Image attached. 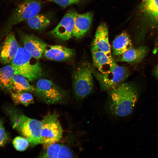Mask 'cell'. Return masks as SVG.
<instances>
[{
	"label": "cell",
	"instance_id": "6da1fadb",
	"mask_svg": "<svg viewBox=\"0 0 158 158\" xmlns=\"http://www.w3.org/2000/svg\"><path fill=\"white\" fill-rule=\"evenodd\" d=\"M138 92L135 86L129 83H122L110 90L106 104L107 112L117 117L129 115L137 101Z\"/></svg>",
	"mask_w": 158,
	"mask_h": 158
},
{
	"label": "cell",
	"instance_id": "7a4b0ae2",
	"mask_svg": "<svg viewBox=\"0 0 158 158\" xmlns=\"http://www.w3.org/2000/svg\"><path fill=\"white\" fill-rule=\"evenodd\" d=\"M8 111L13 128L28 140L32 147L42 144L41 121L30 118L15 109Z\"/></svg>",
	"mask_w": 158,
	"mask_h": 158
},
{
	"label": "cell",
	"instance_id": "3957f363",
	"mask_svg": "<svg viewBox=\"0 0 158 158\" xmlns=\"http://www.w3.org/2000/svg\"><path fill=\"white\" fill-rule=\"evenodd\" d=\"M42 3L40 0H22L0 28V37L6 36L16 25L40 12Z\"/></svg>",
	"mask_w": 158,
	"mask_h": 158
},
{
	"label": "cell",
	"instance_id": "277c9868",
	"mask_svg": "<svg viewBox=\"0 0 158 158\" xmlns=\"http://www.w3.org/2000/svg\"><path fill=\"white\" fill-rule=\"evenodd\" d=\"M37 59L33 57L24 47H19L11 64L16 74L22 75L32 82L41 77L43 71Z\"/></svg>",
	"mask_w": 158,
	"mask_h": 158
},
{
	"label": "cell",
	"instance_id": "5b68a950",
	"mask_svg": "<svg viewBox=\"0 0 158 158\" xmlns=\"http://www.w3.org/2000/svg\"><path fill=\"white\" fill-rule=\"evenodd\" d=\"M40 101L48 104H61L67 100V92L51 80L39 79L35 87L33 92Z\"/></svg>",
	"mask_w": 158,
	"mask_h": 158
},
{
	"label": "cell",
	"instance_id": "8992f818",
	"mask_svg": "<svg viewBox=\"0 0 158 158\" xmlns=\"http://www.w3.org/2000/svg\"><path fill=\"white\" fill-rule=\"evenodd\" d=\"M93 71L91 65L85 62L74 71L73 75V90L78 99H83L92 92L94 87Z\"/></svg>",
	"mask_w": 158,
	"mask_h": 158
},
{
	"label": "cell",
	"instance_id": "52a82bcc",
	"mask_svg": "<svg viewBox=\"0 0 158 158\" xmlns=\"http://www.w3.org/2000/svg\"><path fill=\"white\" fill-rule=\"evenodd\" d=\"M56 112H49L41 121L42 144L57 142L62 138L63 129Z\"/></svg>",
	"mask_w": 158,
	"mask_h": 158
},
{
	"label": "cell",
	"instance_id": "ba28073f",
	"mask_svg": "<svg viewBox=\"0 0 158 158\" xmlns=\"http://www.w3.org/2000/svg\"><path fill=\"white\" fill-rule=\"evenodd\" d=\"M93 73L102 89L110 90L122 83L129 75L130 71L127 67L117 64L109 72L102 73L93 69Z\"/></svg>",
	"mask_w": 158,
	"mask_h": 158
},
{
	"label": "cell",
	"instance_id": "9c48e42d",
	"mask_svg": "<svg viewBox=\"0 0 158 158\" xmlns=\"http://www.w3.org/2000/svg\"><path fill=\"white\" fill-rule=\"evenodd\" d=\"M77 13L74 10L68 11L58 24L50 31L49 34L61 41L70 39L72 36L75 18Z\"/></svg>",
	"mask_w": 158,
	"mask_h": 158
},
{
	"label": "cell",
	"instance_id": "30bf717a",
	"mask_svg": "<svg viewBox=\"0 0 158 158\" xmlns=\"http://www.w3.org/2000/svg\"><path fill=\"white\" fill-rule=\"evenodd\" d=\"M18 32L24 48L35 58L37 59L40 58L47 46V44L32 34L25 33L20 31Z\"/></svg>",
	"mask_w": 158,
	"mask_h": 158
},
{
	"label": "cell",
	"instance_id": "8fae6325",
	"mask_svg": "<svg viewBox=\"0 0 158 158\" xmlns=\"http://www.w3.org/2000/svg\"><path fill=\"white\" fill-rule=\"evenodd\" d=\"M18 45L13 32L6 36L0 46V62L2 64L11 63L18 49Z\"/></svg>",
	"mask_w": 158,
	"mask_h": 158
},
{
	"label": "cell",
	"instance_id": "7c38bea8",
	"mask_svg": "<svg viewBox=\"0 0 158 158\" xmlns=\"http://www.w3.org/2000/svg\"><path fill=\"white\" fill-rule=\"evenodd\" d=\"M91 49L98 50L113 59L109 44L107 27L104 23H101L96 30L92 43Z\"/></svg>",
	"mask_w": 158,
	"mask_h": 158
},
{
	"label": "cell",
	"instance_id": "4fadbf2b",
	"mask_svg": "<svg viewBox=\"0 0 158 158\" xmlns=\"http://www.w3.org/2000/svg\"><path fill=\"white\" fill-rule=\"evenodd\" d=\"M91 52L94 65L101 73L110 72L117 64L113 58H110L101 51L91 49Z\"/></svg>",
	"mask_w": 158,
	"mask_h": 158
},
{
	"label": "cell",
	"instance_id": "5bb4252c",
	"mask_svg": "<svg viewBox=\"0 0 158 158\" xmlns=\"http://www.w3.org/2000/svg\"><path fill=\"white\" fill-rule=\"evenodd\" d=\"M92 16V13L89 12L77 13L75 18L72 36L77 39L84 37L90 29Z\"/></svg>",
	"mask_w": 158,
	"mask_h": 158
},
{
	"label": "cell",
	"instance_id": "9a60e30c",
	"mask_svg": "<svg viewBox=\"0 0 158 158\" xmlns=\"http://www.w3.org/2000/svg\"><path fill=\"white\" fill-rule=\"evenodd\" d=\"M73 54L72 49L61 45L47 46L44 51V56L46 58L57 61L68 59Z\"/></svg>",
	"mask_w": 158,
	"mask_h": 158
},
{
	"label": "cell",
	"instance_id": "2e32d148",
	"mask_svg": "<svg viewBox=\"0 0 158 158\" xmlns=\"http://www.w3.org/2000/svg\"><path fill=\"white\" fill-rule=\"evenodd\" d=\"M149 51L146 46H141L136 48H131L115 59L116 62H126L138 63L141 62L145 57Z\"/></svg>",
	"mask_w": 158,
	"mask_h": 158
},
{
	"label": "cell",
	"instance_id": "e0dca14e",
	"mask_svg": "<svg viewBox=\"0 0 158 158\" xmlns=\"http://www.w3.org/2000/svg\"><path fill=\"white\" fill-rule=\"evenodd\" d=\"M132 47V44L129 35L125 32L121 33L114 39L112 43V54L119 56Z\"/></svg>",
	"mask_w": 158,
	"mask_h": 158
},
{
	"label": "cell",
	"instance_id": "ac0fdd59",
	"mask_svg": "<svg viewBox=\"0 0 158 158\" xmlns=\"http://www.w3.org/2000/svg\"><path fill=\"white\" fill-rule=\"evenodd\" d=\"M29 81L24 76L15 74L12 78L9 91L11 92L15 93L23 92H33L35 87L31 85Z\"/></svg>",
	"mask_w": 158,
	"mask_h": 158
},
{
	"label": "cell",
	"instance_id": "d6986e66",
	"mask_svg": "<svg viewBox=\"0 0 158 158\" xmlns=\"http://www.w3.org/2000/svg\"><path fill=\"white\" fill-rule=\"evenodd\" d=\"M140 8L147 18L158 23V0H142Z\"/></svg>",
	"mask_w": 158,
	"mask_h": 158
},
{
	"label": "cell",
	"instance_id": "ffe728a7",
	"mask_svg": "<svg viewBox=\"0 0 158 158\" xmlns=\"http://www.w3.org/2000/svg\"><path fill=\"white\" fill-rule=\"evenodd\" d=\"M27 24L31 29L38 31L46 29L50 24V18L47 16L39 13L28 19Z\"/></svg>",
	"mask_w": 158,
	"mask_h": 158
},
{
	"label": "cell",
	"instance_id": "44dd1931",
	"mask_svg": "<svg viewBox=\"0 0 158 158\" xmlns=\"http://www.w3.org/2000/svg\"><path fill=\"white\" fill-rule=\"evenodd\" d=\"M15 74L14 69L11 64L0 68V89L9 91L12 78Z\"/></svg>",
	"mask_w": 158,
	"mask_h": 158
},
{
	"label": "cell",
	"instance_id": "7402d4cb",
	"mask_svg": "<svg viewBox=\"0 0 158 158\" xmlns=\"http://www.w3.org/2000/svg\"><path fill=\"white\" fill-rule=\"evenodd\" d=\"M12 99L15 105L21 104L27 107L33 103V96L30 92H23L18 93L11 92Z\"/></svg>",
	"mask_w": 158,
	"mask_h": 158
},
{
	"label": "cell",
	"instance_id": "603a6c76",
	"mask_svg": "<svg viewBox=\"0 0 158 158\" xmlns=\"http://www.w3.org/2000/svg\"><path fill=\"white\" fill-rule=\"evenodd\" d=\"M47 145H48V146L39 157L58 158L61 144L56 142Z\"/></svg>",
	"mask_w": 158,
	"mask_h": 158
},
{
	"label": "cell",
	"instance_id": "cb8c5ba5",
	"mask_svg": "<svg viewBox=\"0 0 158 158\" xmlns=\"http://www.w3.org/2000/svg\"><path fill=\"white\" fill-rule=\"evenodd\" d=\"M13 145L17 151H23L29 147L30 142L26 138L20 136L15 137L12 141Z\"/></svg>",
	"mask_w": 158,
	"mask_h": 158
},
{
	"label": "cell",
	"instance_id": "d4e9b609",
	"mask_svg": "<svg viewBox=\"0 0 158 158\" xmlns=\"http://www.w3.org/2000/svg\"><path fill=\"white\" fill-rule=\"evenodd\" d=\"M81 0H47L46 2H52L63 7L79 3Z\"/></svg>",
	"mask_w": 158,
	"mask_h": 158
},
{
	"label": "cell",
	"instance_id": "484cf974",
	"mask_svg": "<svg viewBox=\"0 0 158 158\" xmlns=\"http://www.w3.org/2000/svg\"><path fill=\"white\" fill-rule=\"evenodd\" d=\"M73 156L72 152L68 147L61 145L58 158H73Z\"/></svg>",
	"mask_w": 158,
	"mask_h": 158
},
{
	"label": "cell",
	"instance_id": "4316f807",
	"mask_svg": "<svg viewBox=\"0 0 158 158\" xmlns=\"http://www.w3.org/2000/svg\"><path fill=\"white\" fill-rule=\"evenodd\" d=\"M9 136L3 127L0 129V146H4L8 142Z\"/></svg>",
	"mask_w": 158,
	"mask_h": 158
},
{
	"label": "cell",
	"instance_id": "83f0119b",
	"mask_svg": "<svg viewBox=\"0 0 158 158\" xmlns=\"http://www.w3.org/2000/svg\"><path fill=\"white\" fill-rule=\"evenodd\" d=\"M154 74L158 79V64L156 66L154 70Z\"/></svg>",
	"mask_w": 158,
	"mask_h": 158
},
{
	"label": "cell",
	"instance_id": "f1b7e54d",
	"mask_svg": "<svg viewBox=\"0 0 158 158\" xmlns=\"http://www.w3.org/2000/svg\"><path fill=\"white\" fill-rule=\"evenodd\" d=\"M3 120L0 118V129L3 127Z\"/></svg>",
	"mask_w": 158,
	"mask_h": 158
},
{
	"label": "cell",
	"instance_id": "f546056e",
	"mask_svg": "<svg viewBox=\"0 0 158 158\" xmlns=\"http://www.w3.org/2000/svg\"><path fill=\"white\" fill-rule=\"evenodd\" d=\"M11 1H22V0H9Z\"/></svg>",
	"mask_w": 158,
	"mask_h": 158
}]
</instances>
